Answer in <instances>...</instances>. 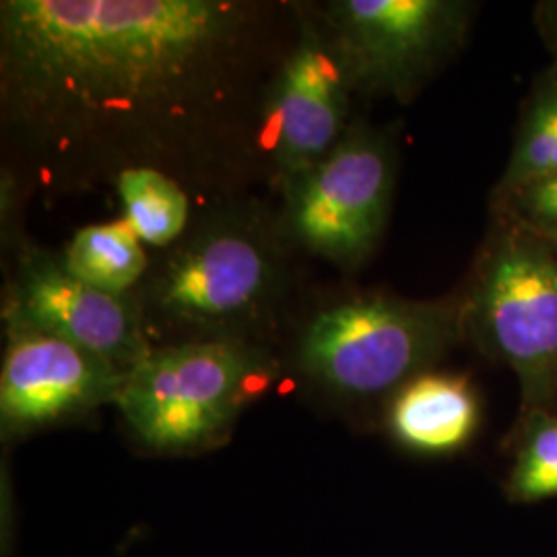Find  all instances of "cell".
Wrapping results in <instances>:
<instances>
[{"mask_svg":"<svg viewBox=\"0 0 557 557\" xmlns=\"http://www.w3.org/2000/svg\"><path fill=\"white\" fill-rule=\"evenodd\" d=\"M0 372L2 436H23L116 405L128 372L77 345L23 324H4Z\"/></svg>","mask_w":557,"mask_h":557,"instance_id":"30bf717a","label":"cell"},{"mask_svg":"<svg viewBox=\"0 0 557 557\" xmlns=\"http://www.w3.org/2000/svg\"><path fill=\"white\" fill-rule=\"evenodd\" d=\"M114 188L124 207V223L143 244L165 250L193 221V197L158 170H128Z\"/></svg>","mask_w":557,"mask_h":557,"instance_id":"4fadbf2b","label":"cell"},{"mask_svg":"<svg viewBox=\"0 0 557 557\" xmlns=\"http://www.w3.org/2000/svg\"><path fill=\"white\" fill-rule=\"evenodd\" d=\"M557 170V60L539 75L518 122L517 137L494 190H508Z\"/></svg>","mask_w":557,"mask_h":557,"instance_id":"5bb4252c","label":"cell"},{"mask_svg":"<svg viewBox=\"0 0 557 557\" xmlns=\"http://www.w3.org/2000/svg\"><path fill=\"white\" fill-rule=\"evenodd\" d=\"M4 287L2 324L64 338L131 372L153 349L133 294H110L75 277L62 257L20 239Z\"/></svg>","mask_w":557,"mask_h":557,"instance_id":"9c48e42d","label":"cell"},{"mask_svg":"<svg viewBox=\"0 0 557 557\" xmlns=\"http://www.w3.org/2000/svg\"><path fill=\"white\" fill-rule=\"evenodd\" d=\"M460 310L462 337L517 374L520 416L557 411V239L492 215Z\"/></svg>","mask_w":557,"mask_h":557,"instance_id":"277c9868","label":"cell"},{"mask_svg":"<svg viewBox=\"0 0 557 557\" xmlns=\"http://www.w3.org/2000/svg\"><path fill=\"white\" fill-rule=\"evenodd\" d=\"M395 182V140L354 120L337 147L278 197L281 227L298 252L356 271L384 236Z\"/></svg>","mask_w":557,"mask_h":557,"instance_id":"8992f818","label":"cell"},{"mask_svg":"<svg viewBox=\"0 0 557 557\" xmlns=\"http://www.w3.org/2000/svg\"><path fill=\"white\" fill-rule=\"evenodd\" d=\"M478 393L465 376L425 372L391 398L386 423L405 448L421 455H453L475 436Z\"/></svg>","mask_w":557,"mask_h":557,"instance_id":"8fae6325","label":"cell"},{"mask_svg":"<svg viewBox=\"0 0 557 557\" xmlns=\"http://www.w3.org/2000/svg\"><path fill=\"white\" fill-rule=\"evenodd\" d=\"M460 292L440 299L361 292L320 306L301 322V374L343 400L395 397L462 341Z\"/></svg>","mask_w":557,"mask_h":557,"instance_id":"3957f363","label":"cell"},{"mask_svg":"<svg viewBox=\"0 0 557 557\" xmlns=\"http://www.w3.org/2000/svg\"><path fill=\"white\" fill-rule=\"evenodd\" d=\"M504 490L515 504L557 498V411L518 418L515 460Z\"/></svg>","mask_w":557,"mask_h":557,"instance_id":"9a60e30c","label":"cell"},{"mask_svg":"<svg viewBox=\"0 0 557 557\" xmlns=\"http://www.w3.org/2000/svg\"><path fill=\"white\" fill-rule=\"evenodd\" d=\"M275 370L269 345L199 341L153 347L128 372L116 407L147 448L190 453L225 438Z\"/></svg>","mask_w":557,"mask_h":557,"instance_id":"5b68a950","label":"cell"},{"mask_svg":"<svg viewBox=\"0 0 557 557\" xmlns=\"http://www.w3.org/2000/svg\"><path fill=\"white\" fill-rule=\"evenodd\" d=\"M358 98L398 103L457 57L475 4L467 0H329L320 2Z\"/></svg>","mask_w":557,"mask_h":557,"instance_id":"52a82bcc","label":"cell"},{"mask_svg":"<svg viewBox=\"0 0 557 557\" xmlns=\"http://www.w3.org/2000/svg\"><path fill=\"white\" fill-rule=\"evenodd\" d=\"M354 81L320 2H298V36L273 81L267 122V184L281 197L317 168L351 126Z\"/></svg>","mask_w":557,"mask_h":557,"instance_id":"ba28073f","label":"cell"},{"mask_svg":"<svg viewBox=\"0 0 557 557\" xmlns=\"http://www.w3.org/2000/svg\"><path fill=\"white\" fill-rule=\"evenodd\" d=\"M296 0H2V172L64 197L158 170L199 202L267 182Z\"/></svg>","mask_w":557,"mask_h":557,"instance_id":"6da1fadb","label":"cell"},{"mask_svg":"<svg viewBox=\"0 0 557 557\" xmlns=\"http://www.w3.org/2000/svg\"><path fill=\"white\" fill-rule=\"evenodd\" d=\"M539 27L549 48L554 50L557 60V0L543 2L537 7Z\"/></svg>","mask_w":557,"mask_h":557,"instance_id":"e0dca14e","label":"cell"},{"mask_svg":"<svg viewBox=\"0 0 557 557\" xmlns=\"http://www.w3.org/2000/svg\"><path fill=\"white\" fill-rule=\"evenodd\" d=\"M60 257L75 277L110 294H133L151 264L124 220L83 227Z\"/></svg>","mask_w":557,"mask_h":557,"instance_id":"7c38bea8","label":"cell"},{"mask_svg":"<svg viewBox=\"0 0 557 557\" xmlns=\"http://www.w3.org/2000/svg\"><path fill=\"white\" fill-rule=\"evenodd\" d=\"M490 211L494 218L512 221L539 236L557 239V170L508 190H492Z\"/></svg>","mask_w":557,"mask_h":557,"instance_id":"2e32d148","label":"cell"},{"mask_svg":"<svg viewBox=\"0 0 557 557\" xmlns=\"http://www.w3.org/2000/svg\"><path fill=\"white\" fill-rule=\"evenodd\" d=\"M296 252L277 209L252 195L199 207L133 292L147 337L153 347L199 341L271 347L298 287Z\"/></svg>","mask_w":557,"mask_h":557,"instance_id":"7a4b0ae2","label":"cell"}]
</instances>
